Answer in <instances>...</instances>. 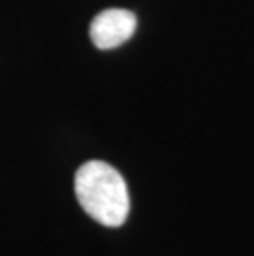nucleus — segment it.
Returning <instances> with one entry per match:
<instances>
[{"mask_svg": "<svg viewBox=\"0 0 254 256\" xmlns=\"http://www.w3.org/2000/svg\"><path fill=\"white\" fill-rule=\"evenodd\" d=\"M137 26L136 15L124 8H107L94 17L89 26L91 40L99 50L121 46L134 35Z\"/></svg>", "mask_w": 254, "mask_h": 256, "instance_id": "f03ea898", "label": "nucleus"}, {"mask_svg": "<svg viewBox=\"0 0 254 256\" xmlns=\"http://www.w3.org/2000/svg\"><path fill=\"white\" fill-rule=\"evenodd\" d=\"M74 192L91 218L104 226H121L127 220L131 200L124 177L102 160H89L74 176Z\"/></svg>", "mask_w": 254, "mask_h": 256, "instance_id": "f257e3e1", "label": "nucleus"}]
</instances>
